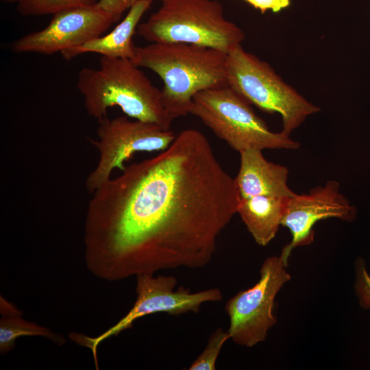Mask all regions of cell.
<instances>
[{
	"mask_svg": "<svg viewBox=\"0 0 370 370\" xmlns=\"http://www.w3.org/2000/svg\"><path fill=\"white\" fill-rule=\"evenodd\" d=\"M1 314H2V317L22 314L21 312H20L16 307L7 301L2 297H1Z\"/></svg>",
	"mask_w": 370,
	"mask_h": 370,
	"instance_id": "44dd1931",
	"label": "cell"
},
{
	"mask_svg": "<svg viewBox=\"0 0 370 370\" xmlns=\"http://www.w3.org/2000/svg\"><path fill=\"white\" fill-rule=\"evenodd\" d=\"M254 8L259 10L262 14L267 10L273 12H280L288 8L291 4V0H244Z\"/></svg>",
	"mask_w": 370,
	"mask_h": 370,
	"instance_id": "ffe728a7",
	"label": "cell"
},
{
	"mask_svg": "<svg viewBox=\"0 0 370 370\" xmlns=\"http://www.w3.org/2000/svg\"><path fill=\"white\" fill-rule=\"evenodd\" d=\"M161 1L160 8L138 26V34L149 42L192 44L228 53L245 39L217 0Z\"/></svg>",
	"mask_w": 370,
	"mask_h": 370,
	"instance_id": "277c9868",
	"label": "cell"
},
{
	"mask_svg": "<svg viewBox=\"0 0 370 370\" xmlns=\"http://www.w3.org/2000/svg\"><path fill=\"white\" fill-rule=\"evenodd\" d=\"M99 0H19L18 12L25 16L53 14L59 11L92 5Z\"/></svg>",
	"mask_w": 370,
	"mask_h": 370,
	"instance_id": "2e32d148",
	"label": "cell"
},
{
	"mask_svg": "<svg viewBox=\"0 0 370 370\" xmlns=\"http://www.w3.org/2000/svg\"><path fill=\"white\" fill-rule=\"evenodd\" d=\"M240 167L234 178L238 199L254 196L290 198L296 193L288 185V170L268 161L262 151L249 149L240 153Z\"/></svg>",
	"mask_w": 370,
	"mask_h": 370,
	"instance_id": "7c38bea8",
	"label": "cell"
},
{
	"mask_svg": "<svg viewBox=\"0 0 370 370\" xmlns=\"http://www.w3.org/2000/svg\"><path fill=\"white\" fill-rule=\"evenodd\" d=\"M84 223V259L97 278L208 264L236 213L232 178L207 138L187 129L153 158L125 166L92 193Z\"/></svg>",
	"mask_w": 370,
	"mask_h": 370,
	"instance_id": "6da1fadb",
	"label": "cell"
},
{
	"mask_svg": "<svg viewBox=\"0 0 370 370\" xmlns=\"http://www.w3.org/2000/svg\"><path fill=\"white\" fill-rule=\"evenodd\" d=\"M76 86L88 114L98 121L118 106L136 120L170 130L173 119L162 104L161 90L130 59L101 56L97 69L80 70Z\"/></svg>",
	"mask_w": 370,
	"mask_h": 370,
	"instance_id": "3957f363",
	"label": "cell"
},
{
	"mask_svg": "<svg viewBox=\"0 0 370 370\" xmlns=\"http://www.w3.org/2000/svg\"><path fill=\"white\" fill-rule=\"evenodd\" d=\"M152 0H137L129 9L125 17L112 31L80 46L61 52L62 57L70 60L81 54L95 53L110 58L132 60L135 45L132 36L145 12L149 8Z\"/></svg>",
	"mask_w": 370,
	"mask_h": 370,
	"instance_id": "4fadbf2b",
	"label": "cell"
},
{
	"mask_svg": "<svg viewBox=\"0 0 370 370\" xmlns=\"http://www.w3.org/2000/svg\"><path fill=\"white\" fill-rule=\"evenodd\" d=\"M137 0H99L97 5L110 14L115 23L119 21L123 13L130 9Z\"/></svg>",
	"mask_w": 370,
	"mask_h": 370,
	"instance_id": "d6986e66",
	"label": "cell"
},
{
	"mask_svg": "<svg viewBox=\"0 0 370 370\" xmlns=\"http://www.w3.org/2000/svg\"><path fill=\"white\" fill-rule=\"evenodd\" d=\"M356 217V208L341 193L336 180H329L308 193H296L288 199L282 220V225L289 230L292 239L283 248L281 258L288 265L293 249L311 244L314 238L313 227L318 221L330 218L352 221Z\"/></svg>",
	"mask_w": 370,
	"mask_h": 370,
	"instance_id": "8fae6325",
	"label": "cell"
},
{
	"mask_svg": "<svg viewBox=\"0 0 370 370\" xmlns=\"http://www.w3.org/2000/svg\"><path fill=\"white\" fill-rule=\"evenodd\" d=\"M227 54L192 44L151 42L135 46L132 61L160 77L164 84L162 102L174 120L189 114L197 93L227 86Z\"/></svg>",
	"mask_w": 370,
	"mask_h": 370,
	"instance_id": "7a4b0ae2",
	"label": "cell"
},
{
	"mask_svg": "<svg viewBox=\"0 0 370 370\" xmlns=\"http://www.w3.org/2000/svg\"><path fill=\"white\" fill-rule=\"evenodd\" d=\"M227 85L250 105L267 113H278L282 132L288 136L320 108L286 84L266 62L246 51L241 45L226 58Z\"/></svg>",
	"mask_w": 370,
	"mask_h": 370,
	"instance_id": "8992f818",
	"label": "cell"
},
{
	"mask_svg": "<svg viewBox=\"0 0 370 370\" xmlns=\"http://www.w3.org/2000/svg\"><path fill=\"white\" fill-rule=\"evenodd\" d=\"M136 277V299L129 312L116 324L96 337L71 332L69 337L80 346L91 350L97 369L98 368L97 349L99 345L110 337L117 336L130 329L134 321L145 316L164 312L180 315L190 312H197L202 304L220 301L223 299L221 291L212 288L191 293L183 287L175 290L177 279L171 275L141 274Z\"/></svg>",
	"mask_w": 370,
	"mask_h": 370,
	"instance_id": "52a82bcc",
	"label": "cell"
},
{
	"mask_svg": "<svg viewBox=\"0 0 370 370\" xmlns=\"http://www.w3.org/2000/svg\"><path fill=\"white\" fill-rule=\"evenodd\" d=\"M286 267L280 256L267 258L261 266L258 282L227 301L225 309L230 318L227 331L235 343L251 347L265 340L276 323L273 312L275 297L291 280Z\"/></svg>",
	"mask_w": 370,
	"mask_h": 370,
	"instance_id": "ba28073f",
	"label": "cell"
},
{
	"mask_svg": "<svg viewBox=\"0 0 370 370\" xmlns=\"http://www.w3.org/2000/svg\"><path fill=\"white\" fill-rule=\"evenodd\" d=\"M1 1L6 3H17L19 0H1Z\"/></svg>",
	"mask_w": 370,
	"mask_h": 370,
	"instance_id": "7402d4cb",
	"label": "cell"
},
{
	"mask_svg": "<svg viewBox=\"0 0 370 370\" xmlns=\"http://www.w3.org/2000/svg\"><path fill=\"white\" fill-rule=\"evenodd\" d=\"M97 130V140H90L99 152L95 169L88 175L85 186L92 193L110 179L114 169L123 171L124 162L137 152L162 151L175 136L170 130L126 116L101 119Z\"/></svg>",
	"mask_w": 370,
	"mask_h": 370,
	"instance_id": "9c48e42d",
	"label": "cell"
},
{
	"mask_svg": "<svg viewBox=\"0 0 370 370\" xmlns=\"http://www.w3.org/2000/svg\"><path fill=\"white\" fill-rule=\"evenodd\" d=\"M152 1H153V0H152Z\"/></svg>",
	"mask_w": 370,
	"mask_h": 370,
	"instance_id": "603a6c76",
	"label": "cell"
},
{
	"mask_svg": "<svg viewBox=\"0 0 370 370\" xmlns=\"http://www.w3.org/2000/svg\"><path fill=\"white\" fill-rule=\"evenodd\" d=\"M230 339L227 331L218 328L210 335L201 354L192 362L189 370H214L216 362L224 343Z\"/></svg>",
	"mask_w": 370,
	"mask_h": 370,
	"instance_id": "e0dca14e",
	"label": "cell"
},
{
	"mask_svg": "<svg viewBox=\"0 0 370 370\" xmlns=\"http://www.w3.org/2000/svg\"><path fill=\"white\" fill-rule=\"evenodd\" d=\"M53 15L44 29L13 41L12 51L44 55L61 53L102 36L115 23L112 16L97 3L61 10Z\"/></svg>",
	"mask_w": 370,
	"mask_h": 370,
	"instance_id": "30bf717a",
	"label": "cell"
},
{
	"mask_svg": "<svg viewBox=\"0 0 370 370\" xmlns=\"http://www.w3.org/2000/svg\"><path fill=\"white\" fill-rule=\"evenodd\" d=\"M288 199L269 196L238 199L236 213L259 245L266 246L275 238Z\"/></svg>",
	"mask_w": 370,
	"mask_h": 370,
	"instance_id": "5bb4252c",
	"label": "cell"
},
{
	"mask_svg": "<svg viewBox=\"0 0 370 370\" xmlns=\"http://www.w3.org/2000/svg\"><path fill=\"white\" fill-rule=\"evenodd\" d=\"M356 291L362 308L370 309V276L362 262H358L356 269Z\"/></svg>",
	"mask_w": 370,
	"mask_h": 370,
	"instance_id": "ac0fdd59",
	"label": "cell"
},
{
	"mask_svg": "<svg viewBox=\"0 0 370 370\" xmlns=\"http://www.w3.org/2000/svg\"><path fill=\"white\" fill-rule=\"evenodd\" d=\"M189 114L239 153L249 149H297L299 143L273 132L250 104L228 86L208 89L193 98Z\"/></svg>",
	"mask_w": 370,
	"mask_h": 370,
	"instance_id": "5b68a950",
	"label": "cell"
},
{
	"mask_svg": "<svg viewBox=\"0 0 370 370\" xmlns=\"http://www.w3.org/2000/svg\"><path fill=\"white\" fill-rule=\"evenodd\" d=\"M21 315L2 317L0 320V352L5 354L12 350L16 339L21 336H42L58 345L66 342L61 334L37 323L27 321Z\"/></svg>",
	"mask_w": 370,
	"mask_h": 370,
	"instance_id": "9a60e30c",
	"label": "cell"
}]
</instances>
